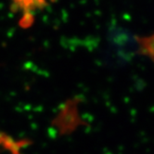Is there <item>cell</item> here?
Instances as JSON below:
<instances>
[{"label":"cell","mask_w":154,"mask_h":154,"mask_svg":"<svg viewBox=\"0 0 154 154\" xmlns=\"http://www.w3.org/2000/svg\"><path fill=\"white\" fill-rule=\"evenodd\" d=\"M145 48L149 56L154 59V36L149 38V41L145 43Z\"/></svg>","instance_id":"7a4b0ae2"},{"label":"cell","mask_w":154,"mask_h":154,"mask_svg":"<svg viewBox=\"0 0 154 154\" xmlns=\"http://www.w3.org/2000/svg\"><path fill=\"white\" fill-rule=\"evenodd\" d=\"M11 1L26 15H29L32 11L45 3V0H11Z\"/></svg>","instance_id":"6da1fadb"}]
</instances>
